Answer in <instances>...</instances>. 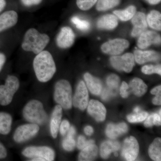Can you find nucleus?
Instances as JSON below:
<instances>
[{"instance_id": "c756f323", "label": "nucleus", "mask_w": 161, "mask_h": 161, "mask_svg": "<svg viewBox=\"0 0 161 161\" xmlns=\"http://www.w3.org/2000/svg\"><path fill=\"white\" fill-rule=\"evenodd\" d=\"M120 0H98L96 9L99 11H104L114 8L120 3Z\"/></svg>"}, {"instance_id": "473e14b6", "label": "nucleus", "mask_w": 161, "mask_h": 161, "mask_svg": "<svg viewBox=\"0 0 161 161\" xmlns=\"http://www.w3.org/2000/svg\"><path fill=\"white\" fill-rule=\"evenodd\" d=\"M72 23L76 27L80 30L85 31L89 29L91 25L88 21L85 20L80 19L78 17L74 16L71 19Z\"/></svg>"}, {"instance_id": "a18cd8bd", "label": "nucleus", "mask_w": 161, "mask_h": 161, "mask_svg": "<svg viewBox=\"0 0 161 161\" xmlns=\"http://www.w3.org/2000/svg\"><path fill=\"white\" fill-rule=\"evenodd\" d=\"M84 132L87 135L91 136L93 134L94 130L92 127L90 126H87L85 128Z\"/></svg>"}, {"instance_id": "49530a36", "label": "nucleus", "mask_w": 161, "mask_h": 161, "mask_svg": "<svg viewBox=\"0 0 161 161\" xmlns=\"http://www.w3.org/2000/svg\"><path fill=\"white\" fill-rule=\"evenodd\" d=\"M161 90V86H159L154 88L152 90H151V93L153 95H157L158 93H160Z\"/></svg>"}, {"instance_id": "5701e85b", "label": "nucleus", "mask_w": 161, "mask_h": 161, "mask_svg": "<svg viewBox=\"0 0 161 161\" xmlns=\"http://www.w3.org/2000/svg\"><path fill=\"white\" fill-rule=\"evenodd\" d=\"M98 150V147L95 144L88 145L81 150L78 156V160L80 161L93 160L97 156Z\"/></svg>"}, {"instance_id": "39448f33", "label": "nucleus", "mask_w": 161, "mask_h": 161, "mask_svg": "<svg viewBox=\"0 0 161 161\" xmlns=\"http://www.w3.org/2000/svg\"><path fill=\"white\" fill-rule=\"evenodd\" d=\"M19 86V81L16 77L8 75L5 84L0 85V105L7 106L11 103Z\"/></svg>"}, {"instance_id": "f8f14e48", "label": "nucleus", "mask_w": 161, "mask_h": 161, "mask_svg": "<svg viewBox=\"0 0 161 161\" xmlns=\"http://www.w3.org/2000/svg\"><path fill=\"white\" fill-rule=\"evenodd\" d=\"M75 38V34L73 30L69 26H64L61 28L57 36V45L62 49L69 48L74 44Z\"/></svg>"}, {"instance_id": "cd10ccee", "label": "nucleus", "mask_w": 161, "mask_h": 161, "mask_svg": "<svg viewBox=\"0 0 161 161\" xmlns=\"http://www.w3.org/2000/svg\"><path fill=\"white\" fill-rule=\"evenodd\" d=\"M161 139L156 138L150 145L149 149V154L150 158L154 161L161 160Z\"/></svg>"}, {"instance_id": "c9c22d12", "label": "nucleus", "mask_w": 161, "mask_h": 161, "mask_svg": "<svg viewBox=\"0 0 161 161\" xmlns=\"http://www.w3.org/2000/svg\"><path fill=\"white\" fill-rule=\"evenodd\" d=\"M148 114L147 112H142L134 115H130L127 116L128 121L130 123L140 122L147 119Z\"/></svg>"}, {"instance_id": "412c9836", "label": "nucleus", "mask_w": 161, "mask_h": 161, "mask_svg": "<svg viewBox=\"0 0 161 161\" xmlns=\"http://www.w3.org/2000/svg\"><path fill=\"white\" fill-rule=\"evenodd\" d=\"M127 131L128 126L125 123H121L118 125L110 124L107 127L106 133L107 136L109 138L115 139L125 133Z\"/></svg>"}, {"instance_id": "7ed1b4c3", "label": "nucleus", "mask_w": 161, "mask_h": 161, "mask_svg": "<svg viewBox=\"0 0 161 161\" xmlns=\"http://www.w3.org/2000/svg\"><path fill=\"white\" fill-rule=\"evenodd\" d=\"M23 114L26 121L38 125L45 124L48 116L43 104L37 100H32L26 104L23 108Z\"/></svg>"}, {"instance_id": "1a4fd4ad", "label": "nucleus", "mask_w": 161, "mask_h": 161, "mask_svg": "<svg viewBox=\"0 0 161 161\" xmlns=\"http://www.w3.org/2000/svg\"><path fill=\"white\" fill-rule=\"evenodd\" d=\"M40 130L37 124H28L18 127L15 131L14 139L17 143H22L32 138L36 135Z\"/></svg>"}, {"instance_id": "a211bd4d", "label": "nucleus", "mask_w": 161, "mask_h": 161, "mask_svg": "<svg viewBox=\"0 0 161 161\" xmlns=\"http://www.w3.org/2000/svg\"><path fill=\"white\" fill-rule=\"evenodd\" d=\"M62 116V108L60 105H57L53 110L50 124L51 133L54 138L58 136Z\"/></svg>"}, {"instance_id": "f3484780", "label": "nucleus", "mask_w": 161, "mask_h": 161, "mask_svg": "<svg viewBox=\"0 0 161 161\" xmlns=\"http://www.w3.org/2000/svg\"><path fill=\"white\" fill-rule=\"evenodd\" d=\"M134 59L136 63L143 64L149 61H157L160 59V55L153 50L142 51L136 50L134 52Z\"/></svg>"}, {"instance_id": "f257e3e1", "label": "nucleus", "mask_w": 161, "mask_h": 161, "mask_svg": "<svg viewBox=\"0 0 161 161\" xmlns=\"http://www.w3.org/2000/svg\"><path fill=\"white\" fill-rule=\"evenodd\" d=\"M33 64L36 78L40 82L49 81L56 73V66L53 58L47 51H42L37 54Z\"/></svg>"}, {"instance_id": "2eb2a0df", "label": "nucleus", "mask_w": 161, "mask_h": 161, "mask_svg": "<svg viewBox=\"0 0 161 161\" xmlns=\"http://www.w3.org/2000/svg\"><path fill=\"white\" fill-rule=\"evenodd\" d=\"M87 112L97 121H103L105 119L106 109L104 106L98 101H90L88 105Z\"/></svg>"}, {"instance_id": "393cba45", "label": "nucleus", "mask_w": 161, "mask_h": 161, "mask_svg": "<svg viewBox=\"0 0 161 161\" xmlns=\"http://www.w3.org/2000/svg\"><path fill=\"white\" fill-rule=\"evenodd\" d=\"M12 118L6 112H0V134L7 135L11 129Z\"/></svg>"}, {"instance_id": "423d86ee", "label": "nucleus", "mask_w": 161, "mask_h": 161, "mask_svg": "<svg viewBox=\"0 0 161 161\" xmlns=\"http://www.w3.org/2000/svg\"><path fill=\"white\" fill-rule=\"evenodd\" d=\"M22 153L31 161H52L54 160V151L47 147H30L25 148Z\"/></svg>"}, {"instance_id": "9b49d317", "label": "nucleus", "mask_w": 161, "mask_h": 161, "mask_svg": "<svg viewBox=\"0 0 161 161\" xmlns=\"http://www.w3.org/2000/svg\"><path fill=\"white\" fill-rule=\"evenodd\" d=\"M139 145L136 139L133 136L127 137L124 142L122 155L127 161H134L138 154Z\"/></svg>"}, {"instance_id": "72a5a7b5", "label": "nucleus", "mask_w": 161, "mask_h": 161, "mask_svg": "<svg viewBox=\"0 0 161 161\" xmlns=\"http://www.w3.org/2000/svg\"><path fill=\"white\" fill-rule=\"evenodd\" d=\"M98 0H77L76 4L78 8L86 11L92 8L97 3Z\"/></svg>"}, {"instance_id": "2f4dec72", "label": "nucleus", "mask_w": 161, "mask_h": 161, "mask_svg": "<svg viewBox=\"0 0 161 161\" xmlns=\"http://www.w3.org/2000/svg\"><path fill=\"white\" fill-rule=\"evenodd\" d=\"M161 110L159 112V114L157 113H153L150 115L145 121V126L150 127L152 126L153 125H161Z\"/></svg>"}, {"instance_id": "f704fd0d", "label": "nucleus", "mask_w": 161, "mask_h": 161, "mask_svg": "<svg viewBox=\"0 0 161 161\" xmlns=\"http://www.w3.org/2000/svg\"><path fill=\"white\" fill-rule=\"evenodd\" d=\"M142 71L146 75H151L153 74H157L161 75V66L160 64L153 65H146L142 68Z\"/></svg>"}, {"instance_id": "ddd939ff", "label": "nucleus", "mask_w": 161, "mask_h": 161, "mask_svg": "<svg viewBox=\"0 0 161 161\" xmlns=\"http://www.w3.org/2000/svg\"><path fill=\"white\" fill-rule=\"evenodd\" d=\"M161 36L155 31H146L140 35L137 46L140 49L147 48L152 44H160Z\"/></svg>"}, {"instance_id": "9d476101", "label": "nucleus", "mask_w": 161, "mask_h": 161, "mask_svg": "<svg viewBox=\"0 0 161 161\" xmlns=\"http://www.w3.org/2000/svg\"><path fill=\"white\" fill-rule=\"evenodd\" d=\"M89 95L87 89L83 80H80L76 88L72 103L79 109L84 110L88 103Z\"/></svg>"}, {"instance_id": "a878e982", "label": "nucleus", "mask_w": 161, "mask_h": 161, "mask_svg": "<svg viewBox=\"0 0 161 161\" xmlns=\"http://www.w3.org/2000/svg\"><path fill=\"white\" fill-rule=\"evenodd\" d=\"M147 24L150 28L157 31L161 29V14L157 10H153L150 12L147 15Z\"/></svg>"}, {"instance_id": "aec40b11", "label": "nucleus", "mask_w": 161, "mask_h": 161, "mask_svg": "<svg viewBox=\"0 0 161 161\" xmlns=\"http://www.w3.org/2000/svg\"><path fill=\"white\" fill-rule=\"evenodd\" d=\"M84 78L91 93L95 95H100L102 89V84L100 80L88 73L85 74Z\"/></svg>"}, {"instance_id": "58836bf2", "label": "nucleus", "mask_w": 161, "mask_h": 161, "mask_svg": "<svg viewBox=\"0 0 161 161\" xmlns=\"http://www.w3.org/2000/svg\"><path fill=\"white\" fill-rule=\"evenodd\" d=\"M129 87L126 82L123 81L120 87V95L122 97L126 98L128 97L130 92H129Z\"/></svg>"}, {"instance_id": "4468645a", "label": "nucleus", "mask_w": 161, "mask_h": 161, "mask_svg": "<svg viewBox=\"0 0 161 161\" xmlns=\"http://www.w3.org/2000/svg\"><path fill=\"white\" fill-rule=\"evenodd\" d=\"M131 19L133 25L131 36L133 37L139 36L141 34L147 30L148 26L146 15L143 13L137 12Z\"/></svg>"}, {"instance_id": "7c9ffc66", "label": "nucleus", "mask_w": 161, "mask_h": 161, "mask_svg": "<svg viewBox=\"0 0 161 161\" xmlns=\"http://www.w3.org/2000/svg\"><path fill=\"white\" fill-rule=\"evenodd\" d=\"M120 79L117 75H111L108 76L107 79V83L108 87V90L112 95H115L116 90L118 89Z\"/></svg>"}, {"instance_id": "e433bc0d", "label": "nucleus", "mask_w": 161, "mask_h": 161, "mask_svg": "<svg viewBox=\"0 0 161 161\" xmlns=\"http://www.w3.org/2000/svg\"><path fill=\"white\" fill-rule=\"evenodd\" d=\"M94 141L93 140L86 141V139L83 136H80L78 137L77 147L79 150H82L85 147L88 145L94 144Z\"/></svg>"}, {"instance_id": "8fccbe9b", "label": "nucleus", "mask_w": 161, "mask_h": 161, "mask_svg": "<svg viewBox=\"0 0 161 161\" xmlns=\"http://www.w3.org/2000/svg\"><path fill=\"white\" fill-rule=\"evenodd\" d=\"M140 110V109L139 107H136V108L135 109H134V112H136V113H137V112H139V111Z\"/></svg>"}, {"instance_id": "ea45409f", "label": "nucleus", "mask_w": 161, "mask_h": 161, "mask_svg": "<svg viewBox=\"0 0 161 161\" xmlns=\"http://www.w3.org/2000/svg\"><path fill=\"white\" fill-rule=\"evenodd\" d=\"M42 0H21L22 3L26 6H31L39 5Z\"/></svg>"}, {"instance_id": "bb28decb", "label": "nucleus", "mask_w": 161, "mask_h": 161, "mask_svg": "<svg viewBox=\"0 0 161 161\" xmlns=\"http://www.w3.org/2000/svg\"><path fill=\"white\" fill-rule=\"evenodd\" d=\"M136 12V7L131 5L124 10H115L113 14L121 21H127L131 19Z\"/></svg>"}, {"instance_id": "6e6552de", "label": "nucleus", "mask_w": 161, "mask_h": 161, "mask_svg": "<svg viewBox=\"0 0 161 161\" xmlns=\"http://www.w3.org/2000/svg\"><path fill=\"white\" fill-rule=\"evenodd\" d=\"M130 42L123 39H115L104 43L101 46L102 51L112 56H118L129 47Z\"/></svg>"}, {"instance_id": "4be33fe9", "label": "nucleus", "mask_w": 161, "mask_h": 161, "mask_svg": "<svg viewBox=\"0 0 161 161\" xmlns=\"http://www.w3.org/2000/svg\"><path fill=\"white\" fill-rule=\"evenodd\" d=\"M120 145L116 141H107L103 142L100 147V155L102 158H108L112 152H116L120 149Z\"/></svg>"}, {"instance_id": "20e7f679", "label": "nucleus", "mask_w": 161, "mask_h": 161, "mask_svg": "<svg viewBox=\"0 0 161 161\" xmlns=\"http://www.w3.org/2000/svg\"><path fill=\"white\" fill-rule=\"evenodd\" d=\"M54 98L63 108L69 109L72 108V87L68 80H61L56 83Z\"/></svg>"}, {"instance_id": "6ab92c4d", "label": "nucleus", "mask_w": 161, "mask_h": 161, "mask_svg": "<svg viewBox=\"0 0 161 161\" xmlns=\"http://www.w3.org/2000/svg\"><path fill=\"white\" fill-rule=\"evenodd\" d=\"M118 18L114 14H108L101 17L98 20L97 26L100 29L112 30L118 26Z\"/></svg>"}, {"instance_id": "de8ad7c7", "label": "nucleus", "mask_w": 161, "mask_h": 161, "mask_svg": "<svg viewBox=\"0 0 161 161\" xmlns=\"http://www.w3.org/2000/svg\"><path fill=\"white\" fill-rule=\"evenodd\" d=\"M6 0H0V12H1L6 7Z\"/></svg>"}, {"instance_id": "0eeeda50", "label": "nucleus", "mask_w": 161, "mask_h": 161, "mask_svg": "<svg viewBox=\"0 0 161 161\" xmlns=\"http://www.w3.org/2000/svg\"><path fill=\"white\" fill-rule=\"evenodd\" d=\"M110 60L112 66L115 69L126 73L132 71L135 65L134 55L131 53H127L122 56H112Z\"/></svg>"}, {"instance_id": "b1692460", "label": "nucleus", "mask_w": 161, "mask_h": 161, "mask_svg": "<svg viewBox=\"0 0 161 161\" xmlns=\"http://www.w3.org/2000/svg\"><path fill=\"white\" fill-rule=\"evenodd\" d=\"M130 88L131 92L138 97L144 95L147 91V86L142 79L134 78L130 82Z\"/></svg>"}, {"instance_id": "3c124183", "label": "nucleus", "mask_w": 161, "mask_h": 161, "mask_svg": "<svg viewBox=\"0 0 161 161\" xmlns=\"http://www.w3.org/2000/svg\"><path fill=\"white\" fill-rule=\"evenodd\" d=\"M115 156H118V153H115Z\"/></svg>"}, {"instance_id": "f03ea898", "label": "nucleus", "mask_w": 161, "mask_h": 161, "mask_svg": "<svg viewBox=\"0 0 161 161\" xmlns=\"http://www.w3.org/2000/svg\"><path fill=\"white\" fill-rule=\"evenodd\" d=\"M49 41L50 38L47 35L40 33L35 28H30L25 33L22 47L25 51L38 54L43 50Z\"/></svg>"}, {"instance_id": "4c0bfd02", "label": "nucleus", "mask_w": 161, "mask_h": 161, "mask_svg": "<svg viewBox=\"0 0 161 161\" xmlns=\"http://www.w3.org/2000/svg\"><path fill=\"white\" fill-rule=\"evenodd\" d=\"M70 128L69 122L67 120H64L60 124V131L61 135L64 136L68 132Z\"/></svg>"}, {"instance_id": "09e8293b", "label": "nucleus", "mask_w": 161, "mask_h": 161, "mask_svg": "<svg viewBox=\"0 0 161 161\" xmlns=\"http://www.w3.org/2000/svg\"><path fill=\"white\" fill-rule=\"evenodd\" d=\"M145 1L150 5H155L160 3L161 0H145Z\"/></svg>"}, {"instance_id": "79ce46f5", "label": "nucleus", "mask_w": 161, "mask_h": 161, "mask_svg": "<svg viewBox=\"0 0 161 161\" xmlns=\"http://www.w3.org/2000/svg\"><path fill=\"white\" fill-rule=\"evenodd\" d=\"M7 150L3 144L0 143V159L5 158L7 156Z\"/></svg>"}, {"instance_id": "c85d7f7f", "label": "nucleus", "mask_w": 161, "mask_h": 161, "mask_svg": "<svg viewBox=\"0 0 161 161\" xmlns=\"http://www.w3.org/2000/svg\"><path fill=\"white\" fill-rule=\"evenodd\" d=\"M76 134V130L75 127H70L68 132L67 136L62 142V147L64 149L67 151H71L74 150L76 146V142L74 136Z\"/></svg>"}, {"instance_id": "c03bdc74", "label": "nucleus", "mask_w": 161, "mask_h": 161, "mask_svg": "<svg viewBox=\"0 0 161 161\" xmlns=\"http://www.w3.org/2000/svg\"><path fill=\"white\" fill-rule=\"evenodd\" d=\"M6 61V57L3 53H0V72L2 70Z\"/></svg>"}, {"instance_id": "dca6fc26", "label": "nucleus", "mask_w": 161, "mask_h": 161, "mask_svg": "<svg viewBox=\"0 0 161 161\" xmlns=\"http://www.w3.org/2000/svg\"><path fill=\"white\" fill-rule=\"evenodd\" d=\"M18 14L14 10L5 12L0 15V32L11 28L17 23Z\"/></svg>"}, {"instance_id": "a19ab883", "label": "nucleus", "mask_w": 161, "mask_h": 161, "mask_svg": "<svg viewBox=\"0 0 161 161\" xmlns=\"http://www.w3.org/2000/svg\"><path fill=\"white\" fill-rule=\"evenodd\" d=\"M112 95L111 92L108 89H105L103 92L102 94L101 97L102 99L104 100H107L109 98L110 96Z\"/></svg>"}, {"instance_id": "37998d69", "label": "nucleus", "mask_w": 161, "mask_h": 161, "mask_svg": "<svg viewBox=\"0 0 161 161\" xmlns=\"http://www.w3.org/2000/svg\"><path fill=\"white\" fill-rule=\"evenodd\" d=\"M155 97H154L153 100V103L157 105H160L161 104V94L158 93L157 95H156Z\"/></svg>"}]
</instances>
